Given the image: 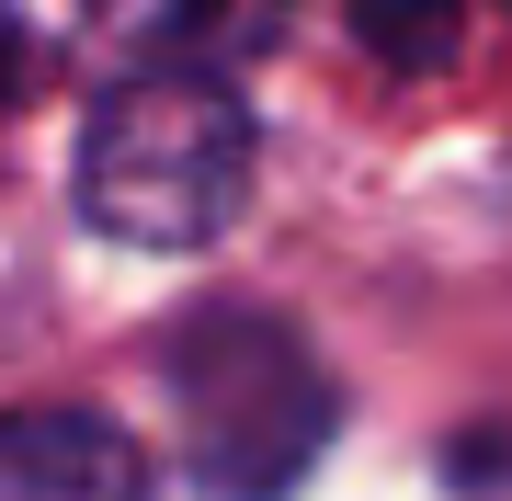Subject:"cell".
Returning <instances> with one entry per match:
<instances>
[{
    "label": "cell",
    "instance_id": "obj_1",
    "mask_svg": "<svg viewBox=\"0 0 512 501\" xmlns=\"http://www.w3.org/2000/svg\"><path fill=\"white\" fill-rule=\"evenodd\" d=\"M80 228L114 251H205L251 205V103L217 69H137L80 114Z\"/></svg>",
    "mask_w": 512,
    "mask_h": 501
},
{
    "label": "cell",
    "instance_id": "obj_2",
    "mask_svg": "<svg viewBox=\"0 0 512 501\" xmlns=\"http://www.w3.org/2000/svg\"><path fill=\"white\" fill-rule=\"evenodd\" d=\"M171 399H183V433H194V479L217 501H285L342 422L330 365L274 308H205L171 342Z\"/></svg>",
    "mask_w": 512,
    "mask_h": 501
},
{
    "label": "cell",
    "instance_id": "obj_3",
    "mask_svg": "<svg viewBox=\"0 0 512 501\" xmlns=\"http://www.w3.org/2000/svg\"><path fill=\"white\" fill-rule=\"evenodd\" d=\"M0 501H148V445L103 410H0Z\"/></svg>",
    "mask_w": 512,
    "mask_h": 501
},
{
    "label": "cell",
    "instance_id": "obj_4",
    "mask_svg": "<svg viewBox=\"0 0 512 501\" xmlns=\"http://www.w3.org/2000/svg\"><path fill=\"white\" fill-rule=\"evenodd\" d=\"M353 35L387 69H444L456 35H467V0H353Z\"/></svg>",
    "mask_w": 512,
    "mask_h": 501
},
{
    "label": "cell",
    "instance_id": "obj_5",
    "mask_svg": "<svg viewBox=\"0 0 512 501\" xmlns=\"http://www.w3.org/2000/svg\"><path fill=\"white\" fill-rule=\"evenodd\" d=\"M171 12H183V35H205V46H262L296 0H171Z\"/></svg>",
    "mask_w": 512,
    "mask_h": 501
},
{
    "label": "cell",
    "instance_id": "obj_6",
    "mask_svg": "<svg viewBox=\"0 0 512 501\" xmlns=\"http://www.w3.org/2000/svg\"><path fill=\"white\" fill-rule=\"evenodd\" d=\"M23 92H35V35H23V12L0 0V114H12Z\"/></svg>",
    "mask_w": 512,
    "mask_h": 501
}]
</instances>
